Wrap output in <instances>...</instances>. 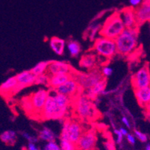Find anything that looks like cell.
<instances>
[{
  "label": "cell",
  "mask_w": 150,
  "mask_h": 150,
  "mask_svg": "<svg viewBox=\"0 0 150 150\" xmlns=\"http://www.w3.org/2000/svg\"><path fill=\"white\" fill-rule=\"evenodd\" d=\"M139 28H125L114 39L117 53L122 55L132 54L136 50L138 43Z\"/></svg>",
  "instance_id": "6da1fadb"
},
{
  "label": "cell",
  "mask_w": 150,
  "mask_h": 150,
  "mask_svg": "<svg viewBox=\"0 0 150 150\" xmlns=\"http://www.w3.org/2000/svg\"><path fill=\"white\" fill-rule=\"evenodd\" d=\"M125 29L119 11H115L109 16L101 26L99 33L100 37L114 40Z\"/></svg>",
  "instance_id": "7a4b0ae2"
},
{
  "label": "cell",
  "mask_w": 150,
  "mask_h": 150,
  "mask_svg": "<svg viewBox=\"0 0 150 150\" xmlns=\"http://www.w3.org/2000/svg\"><path fill=\"white\" fill-rule=\"evenodd\" d=\"M75 110L77 115L84 120H92L96 114L92 100L85 95H79L75 99Z\"/></svg>",
  "instance_id": "3957f363"
},
{
  "label": "cell",
  "mask_w": 150,
  "mask_h": 150,
  "mask_svg": "<svg viewBox=\"0 0 150 150\" xmlns=\"http://www.w3.org/2000/svg\"><path fill=\"white\" fill-rule=\"evenodd\" d=\"M67 110L60 108L54 101L53 95H49L45 102L41 115L43 120H61L65 117Z\"/></svg>",
  "instance_id": "277c9868"
},
{
  "label": "cell",
  "mask_w": 150,
  "mask_h": 150,
  "mask_svg": "<svg viewBox=\"0 0 150 150\" xmlns=\"http://www.w3.org/2000/svg\"><path fill=\"white\" fill-rule=\"evenodd\" d=\"M73 77L74 78L78 84L84 89H90L95 84L102 79V76L99 69L96 67L89 70L88 73H73Z\"/></svg>",
  "instance_id": "5b68a950"
},
{
  "label": "cell",
  "mask_w": 150,
  "mask_h": 150,
  "mask_svg": "<svg viewBox=\"0 0 150 150\" xmlns=\"http://www.w3.org/2000/svg\"><path fill=\"white\" fill-rule=\"evenodd\" d=\"M93 50L100 56L106 58H111L117 53L114 40L104 37H100L95 40Z\"/></svg>",
  "instance_id": "8992f818"
},
{
  "label": "cell",
  "mask_w": 150,
  "mask_h": 150,
  "mask_svg": "<svg viewBox=\"0 0 150 150\" xmlns=\"http://www.w3.org/2000/svg\"><path fill=\"white\" fill-rule=\"evenodd\" d=\"M82 133V127L79 122L76 121L67 120L63 124L61 139L67 140L72 142L73 144H76Z\"/></svg>",
  "instance_id": "52a82bcc"
},
{
  "label": "cell",
  "mask_w": 150,
  "mask_h": 150,
  "mask_svg": "<svg viewBox=\"0 0 150 150\" xmlns=\"http://www.w3.org/2000/svg\"><path fill=\"white\" fill-rule=\"evenodd\" d=\"M54 90L58 93L64 94L65 96L71 98L73 100L76 99L77 96L81 95V91H83L82 88L80 87L79 84H78L76 80L73 76L69 79H68L66 82L58 86V88Z\"/></svg>",
  "instance_id": "ba28073f"
},
{
  "label": "cell",
  "mask_w": 150,
  "mask_h": 150,
  "mask_svg": "<svg viewBox=\"0 0 150 150\" xmlns=\"http://www.w3.org/2000/svg\"><path fill=\"white\" fill-rule=\"evenodd\" d=\"M97 137L94 129L83 132L76 144L77 150H94L96 148Z\"/></svg>",
  "instance_id": "9c48e42d"
},
{
  "label": "cell",
  "mask_w": 150,
  "mask_h": 150,
  "mask_svg": "<svg viewBox=\"0 0 150 150\" xmlns=\"http://www.w3.org/2000/svg\"><path fill=\"white\" fill-rule=\"evenodd\" d=\"M49 95H50V91L45 89H39L38 91L30 95L34 110L32 116L35 115L40 117L45 102Z\"/></svg>",
  "instance_id": "30bf717a"
},
{
  "label": "cell",
  "mask_w": 150,
  "mask_h": 150,
  "mask_svg": "<svg viewBox=\"0 0 150 150\" xmlns=\"http://www.w3.org/2000/svg\"><path fill=\"white\" fill-rule=\"evenodd\" d=\"M150 84L149 69L147 66L140 68L132 77V84L134 89L149 87Z\"/></svg>",
  "instance_id": "8fae6325"
},
{
  "label": "cell",
  "mask_w": 150,
  "mask_h": 150,
  "mask_svg": "<svg viewBox=\"0 0 150 150\" xmlns=\"http://www.w3.org/2000/svg\"><path fill=\"white\" fill-rule=\"evenodd\" d=\"M50 76L58 74H73L74 70L69 63L62 61H51L47 68Z\"/></svg>",
  "instance_id": "7c38bea8"
},
{
  "label": "cell",
  "mask_w": 150,
  "mask_h": 150,
  "mask_svg": "<svg viewBox=\"0 0 150 150\" xmlns=\"http://www.w3.org/2000/svg\"><path fill=\"white\" fill-rule=\"evenodd\" d=\"M23 87L17 83L16 77L8 78L0 85V95L3 96H10L11 95H14L20 92Z\"/></svg>",
  "instance_id": "4fadbf2b"
},
{
  "label": "cell",
  "mask_w": 150,
  "mask_h": 150,
  "mask_svg": "<svg viewBox=\"0 0 150 150\" xmlns=\"http://www.w3.org/2000/svg\"><path fill=\"white\" fill-rule=\"evenodd\" d=\"M136 22L137 27H140L146 22L149 21L150 19V1L143 0L141 5L134 9Z\"/></svg>",
  "instance_id": "5bb4252c"
},
{
  "label": "cell",
  "mask_w": 150,
  "mask_h": 150,
  "mask_svg": "<svg viewBox=\"0 0 150 150\" xmlns=\"http://www.w3.org/2000/svg\"><path fill=\"white\" fill-rule=\"evenodd\" d=\"M120 17L122 20L125 28H138L136 22L134 8L132 7H125L119 11Z\"/></svg>",
  "instance_id": "9a60e30c"
},
{
  "label": "cell",
  "mask_w": 150,
  "mask_h": 150,
  "mask_svg": "<svg viewBox=\"0 0 150 150\" xmlns=\"http://www.w3.org/2000/svg\"><path fill=\"white\" fill-rule=\"evenodd\" d=\"M106 85H107V79L106 78H102L100 81H99L96 84H94L92 88L87 90L86 93L84 95L91 100L95 99L98 95L102 93L103 91H105Z\"/></svg>",
  "instance_id": "2e32d148"
},
{
  "label": "cell",
  "mask_w": 150,
  "mask_h": 150,
  "mask_svg": "<svg viewBox=\"0 0 150 150\" xmlns=\"http://www.w3.org/2000/svg\"><path fill=\"white\" fill-rule=\"evenodd\" d=\"M15 77H16L17 83L24 88L35 84V79H36V76L30 70L23 71L21 73H18Z\"/></svg>",
  "instance_id": "e0dca14e"
},
{
  "label": "cell",
  "mask_w": 150,
  "mask_h": 150,
  "mask_svg": "<svg viewBox=\"0 0 150 150\" xmlns=\"http://www.w3.org/2000/svg\"><path fill=\"white\" fill-rule=\"evenodd\" d=\"M134 93L137 100L140 106L146 107L149 105L150 102V88L149 86L144 88L134 89Z\"/></svg>",
  "instance_id": "ac0fdd59"
},
{
  "label": "cell",
  "mask_w": 150,
  "mask_h": 150,
  "mask_svg": "<svg viewBox=\"0 0 150 150\" xmlns=\"http://www.w3.org/2000/svg\"><path fill=\"white\" fill-rule=\"evenodd\" d=\"M72 76H73V74H58L50 76L48 86L52 89H55L58 86L66 82Z\"/></svg>",
  "instance_id": "d6986e66"
},
{
  "label": "cell",
  "mask_w": 150,
  "mask_h": 150,
  "mask_svg": "<svg viewBox=\"0 0 150 150\" xmlns=\"http://www.w3.org/2000/svg\"><path fill=\"white\" fill-rule=\"evenodd\" d=\"M50 46L52 51L58 55H62L64 52L66 42L58 37H53L50 40Z\"/></svg>",
  "instance_id": "ffe728a7"
},
{
  "label": "cell",
  "mask_w": 150,
  "mask_h": 150,
  "mask_svg": "<svg viewBox=\"0 0 150 150\" xmlns=\"http://www.w3.org/2000/svg\"><path fill=\"white\" fill-rule=\"evenodd\" d=\"M96 55L93 53H88L83 55L79 62L80 67L83 68H86L88 70L93 69L96 67Z\"/></svg>",
  "instance_id": "44dd1931"
},
{
  "label": "cell",
  "mask_w": 150,
  "mask_h": 150,
  "mask_svg": "<svg viewBox=\"0 0 150 150\" xmlns=\"http://www.w3.org/2000/svg\"><path fill=\"white\" fill-rule=\"evenodd\" d=\"M53 97H54V101H55V102L57 103V105H58L60 108L67 110L69 105L71 104V102L73 101V99H71V98L65 96L64 94L58 93L56 92H55L54 94H53Z\"/></svg>",
  "instance_id": "7402d4cb"
},
{
  "label": "cell",
  "mask_w": 150,
  "mask_h": 150,
  "mask_svg": "<svg viewBox=\"0 0 150 150\" xmlns=\"http://www.w3.org/2000/svg\"><path fill=\"white\" fill-rule=\"evenodd\" d=\"M17 138V132L13 130H7L2 132L0 135V139L3 143L8 145H13Z\"/></svg>",
  "instance_id": "603a6c76"
},
{
  "label": "cell",
  "mask_w": 150,
  "mask_h": 150,
  "mask_svg": "<svg viewBox=\"0 0 150 150\" xmlns=\"http://www.w3.org/2000/svg\"><path fill=\"white\" fill-rule=\"evenodd\" d=\"M38 138L47 143V142L54 141L56 139V135L50 128L43 127L42 130L39 132Z\"/></svg>",
  "instance_id": "cb8c5ba5"
},
{
  "label": "cell",
  "mask_w": 150,
  "mask_h": 150,
  "mask_svg": "<svg viewBox=\"0 0 150 150\" xmlns=\"http://www.w3.org/2000/svg\"><path fill=\"white\" fill-rule=\"evenodd\" d=\"M51 61H43L38 63L34 67L31 69V72L35 75V76H38L40 75L44 74L47 72V68Z\"/></svg>",
  "instance_id": "d4e9b609"
},
{
  "label": "cell",
  "mask_w": 150,
  "mask_h": 150,
  "mask_svg": "<svg viewBox=\"0 0 150 150\" xmlns=\"http://www.w3.org/2000/svg\"><path fill=\"white\" fill-rule=\"evenodd\" d=\"M66 46L69 54H71V56L77 57L81 52V46H80L79 43L75 41V40H69Z\"/></svg>",
  "instance_id": "484cf974"
},
{
  "label": "cell",
  "mask_w": 150,
  "mask_h": 150,
  "mask_svg": "<svg viewBox=\"0 0 150 150\" xmlns=\"http://www.w3.org/2000/svg\"><path fill=\"white\" fill-rule=\"evenodd\" d=\"M20 104H21L22 108H23V109L25 110V112L30 113L31 115H33V106H32V103H31L30 96H25V97L22 98Z\"/></svg>",
  "instance_id": "4316f807"
},
{
  "label": "cell",
  "mask_w": 150,
  "mask_h": 150,
  "mask_svg": "<svg viewBox=\"0 0 150 150\" xmlns=\"http://www.w3.org/2000/svg\"><path fill=\"white\" fill-rule=\"evenodd\" d=\"M60 148L61 150H77L76 144L67 140H60Z\"/></svg>",
  "instance_id": "83f0119b"
},
{
  "label": "cell",
  "mask_w": 150,
  "mask_h": 150,
  "mask_svg": "<svg viewBox=\"0 0 150 150\" xmlns=\"http://www.w3.org/2000/svg\"><path fill=\"white\" fill-rule=\"evenodd\" d=\"M49 79H50V75L47 73L40 75V76H36L35 84H44V85L48 86Z\"/></svg>",
  "instance_id": "f1b7e54d"
},
{
  "label": "cell",
  "mask_w": 150,
  "mask_h": 150,
  "mask_svg": "<svg viewBox=\"0 0 150 150\" xmlns=\"http://www.w3.org/2000/svg\"><path fill=\"white\" fill-rule=\"evenodd\" d=\"M134 137L137 138L142 143H147L148 142V136L144 132L139 130H134Z\"/></svg>",
  "instance_id": "f546056e"
},
{
  "label": "cell",
  "mask_w": 150,
  "mask_h": 150,
  "mask_svg": "<svg viewBox=\"0 0 150 150\" xmlns=\"http://www.w3.org/2000/svg\"><path fill=\"white\" fill-rule=\"evenodd\" d=\"M43 150H61L59 144H58L55 141L47 142Z\"/></svg>",
  "instance_id": "4dcf8cb0"
},
{
  "label": "cell",
  "mask_w": 150,
  "mask_h": 150,
  "mask_svg": "<svg viewBox=\"0 0 150 150\" xmlns=\"http://www.w3.org/2000/svg\"><path fill=\"white\" fill-rule=\"evenodd\" d=\"M101 25L100 24H93L92 27H91V31L90 33V37H91V40H93L96 37V34L98 33L100 30Z\"/></svg>",
  "instance_id": "1f68e13d"
},
{
  "label": "cell",
  "mask_w": 150,
  "mask_h": 150,
  "mask_svg": "<svg viewBox=\"0 0 150 150\" xmlns=\"http://www.w3.org/2000/svg\"><path fill=\"white\" fill-rule=\"evenodd\" d=\"M101 74H102L103 78H107L110 76L113 73L112 68H110V67H103L101 69Z\"/></svg>",
  "instance_id": "d6a6232c"
},
{
  "label": "cell",
  "mask_w": 150,
  "mask_h": 150,
  "mask_svg": "<svg viewBox=\"0 0 150 150\" xmlns=\"http://www.w3.org/2000/svg\"><path fill=\"white\" fill-rule=\"evenodd\" d=\"M22 136H23L25 140H28V143H34V144H36L37 142L38 141V139H39L38 137L31 135V134H29L28 133H26V132H23V133H22Z\"/></svg>",
  "instance_id": "836d02e7"
},
{
  "label": "cell",
  "mask_w": 150,
  "mask_h": 150,
  "mask_svg": "<svg viewBox=\"0 0 150 150\" xmlns=\"http://www.w3.org/2000/svg\"><path fill=\"white\" fill-rule=\"evenodd\" d=\"M114 134L117 135V139H116V144L121 145L122 143V140H123V136L121 134V132H120V130L118 129H115L114 130Z\"/></svg>",
  "instance_id": "e575fe53"
},
{
  "label": "cell",
  "mask_w": 150,
  "mask_h": 150,
  "mask_svg": "<svg viewBox=\"0 0 150 150\" xmlns=\"http://www.w3.org/2000/svg\"><path fill=\"white\" fill-rule=\"evenodd\" d=\"M126 139H127V141L129 142L131 145L134 146L136 144V138L134 137V135H133V134H128L127 135H126Z\"/></svg>",
  "instance_id": "d590c367"
},
{
  "label": "cell",
  "mask_w": 150,
  "mask_h": 150,
  "mask_svg": "<svg viewBox=\"0 0 150 150\" xmlns=\"http://www.w3.org/2000/svg\"><path fill=\"white\" fill-rule=\"evenodd\" d=\"M143 0H129V3H130L131 7L132 8H137L141 5Z\"/></svg>",
  "instance_id": "8d00e7d4"
},
{
  "label": "cell",
  "mask_w": 150,
  "mask_h": 150,
  "mask_svg": "<svg viewBox=\"0 0 150 150\" xmlns=\"http://www.w3.org/2000/svg\"><path fill=\"white\" fill-rule=\"evenodd\" d=\"M27 148H28V150H41L34 143H28Z\"/></svg>",
  "instance_id": "74e56055"
},
{
  "label": "cell",
  "mask_w": 150,
  "mask_h": 150,
  "mask_svg": "<svg viewBox=\"0 0 150 150\" xmlns=\"http://www.w3.org/2000/svg\"><path fill=\"white\" fill-rule=\"evenodd\" d=\"M105 146L106 150H116L114 144H112L111 142H108V143H105Z\"/></svg>",
  "instance_id": "f35d334b"
},
{
  "label": "cell",
  "mask_w": 150,
  "mask_h": 150,
  "mask_svg": "<svg viewBox=\"0 0 150 150\" xmlns=\"http://www.w3.org/2000/svg\"><path fill=\"white\" fill-rule=\"evenodd\" d=\"M122 123L124 124V125L126 126V127H128L129 129H130L131 128V125H130V122H129V120H128L127 117H123L122 118Z\"/></svg>",
  "instance_id": "ab89813d"
},
{
  "label": "cell",
  "mask_w": 150,
  "mask_h": 150,
  "mask_svg": "<svg viewBox=\"0 0 150 150\" xmlns=\"http://www.w3.org/2000/svg\"><path fill=\"white\" fill-rule=\"evenodd\" d=\"M120 130V132H121V134H122V136H126L128 134V131H127V129H124V128H120V129H119Z\"/></svg>",
  "instance_id": "60d3db41"
},
{
  "label": "cell",
  "mask_w": 150,
  "mask_h": 150,
  "mask_svg": "<svg viewBox=\"0 0 150 150\" xmlns=\"http://www.w3.org/2000/svg\"><path fill=\"white\" fill-rule=\"evenodd\" d=\"M144 150H150V144H149V143L146 144V146L145 147V149Z\"/></svg>",
  "instance_id": "b9f144b4"
}]
</instances>
